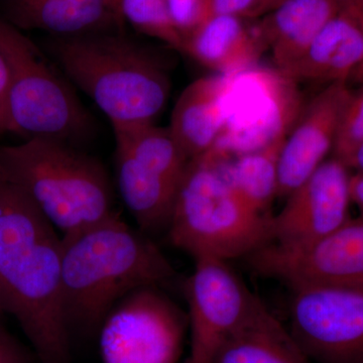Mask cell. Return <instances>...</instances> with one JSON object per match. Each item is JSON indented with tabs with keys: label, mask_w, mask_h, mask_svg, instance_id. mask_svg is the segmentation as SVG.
<instances>
[{
	"label": "cell",
	"mask_w": 363,
	"mask_h": 363,
	"mask_svg": "<svg viewBox=\"0 0 363 363\" xmlns=\"http://www.w3.org/2000/svg\"><path fill=\"white\" fill-rule=\"evenodd\" d=\"M267 6V13L272 11V9H276L277 6H279V4H283L286 0H266Z\"/></svg>",
	"instance_id": "obj_32"
},
{
	"label": "cell",
	"mask_w": 363,
	"mask_h": 363,
	"mask_svg": "<svg viewBox=\"0 0 363 363\" xmlns=\"http://www.w3.org/2000/svg\"><path fill=\"white\" fill-rule=\"evenodd\" d=\"M0 315H2L1 313H0Z\"/></svg>",
	"instance_id": "obj_34"
},
{
	"label": "cell",
	"mask_w": 363,
	"mask_h": 363,
	"mask_svg": "<svg viewBox=\"0 0 363 363\" xmlns=\"http://www.w3.org/2000/svg\"><path fill=\"white\" fill-rule=\"evenodd\" d=\"M351 175L342 161L328 157L286 197L283 209L272 215V243L302 247L342 226L351 217Z\"/></svg>",
	"instance_id": "obj_12"
},
{
	"label": "cell",
	"mask_w": 363,
	"mask_h": 363,
	"mask_svg": "<svg viewBox=\"0 0 363 363\" xmlns=\"http://www.w3.org/2000/svg\"><path fill=\"white\" fill-rule=\"evenodd\" d=\"M185 284L191 334L188 363H213L222 344L250 314L259 297L227 264L203 257Z\"/></svg>",
	"instance_id": "obj_10"
},
{
	"label": "cell",
	"mask_w": 363,
	"mask_h": 363,
	"mask_svg": "<svg viewBox=\"0 0 363 363\" xmlns=\"http://www.w3.org/2000/svg\"><path fill=\"white\" fill-rule=\"evenodd\" d=\"M176 276L160 248L116 214L62 235V308L69 331L99 330L114 306L145 286Z\"/></svg>",
	"instance_id": "obj_2"
},
{
	"label": "cell",
	"mask_w": 363,
	"mask_h": 363,
	"mask_svg": "<svg viewBox=\"0 0 363 363\" xmlns=\"http://www.w3.org/2000/svg\"><path fill=\"white\" fill-rule=\"evenodd\" d=\"M188 315L161 286H145L124 297L102 322V363H177Z\"/></svg>",
	"instance_id": "obj_8"
},
{
	"label": "cell",
	"mask_w": 363,
	"mask_h": 363,
	"mask_svg": "<svg viewBox=\"0 0 363 363\" xmlns=\"http://www.w3.org/2000/svg\"><path fill=\"white\" fill-rule=\"evenodd\" d=\"M342 162L350 168V171H355V173L357 172L363 173V143L358 145L357 149L353 150L350 156Z\"/></svg>",
	"instance_id": "obj_29"
},
{
	"label": "cell",
	"mask_w": 363,
	"mask_h": 363,
	"mask_svg": "<svg viewBox=\"0 0 363 363\" xmlns=\"http://www.w3.org/2000/svg\"><path fill=\"white\" fill-rule=\"evenodd\" d=\"M213 363L313 362L259 298L245 322L222 344Z\"/></svg>",
	"instance_id": "obj_18"
},
{
	"label": "cell",
	"mask_w": 363,
	"mask_h": 363,
	"mask_svg": "<svg viewBox=\"0 0 363 363\" xmlns=\"http://www.w3.org/2000/svg\"><path fill=\"white\" fill-rule=\"evenodd\" d=\"M6 9L4 18L20 30H44L54 37L117 26L106 0H6Z\"/></svg>",
	"instance_id": "obj_20"
},
{
	"label": "cell",
	"mask_w": 363,
	"mask_h": 363,
	"mask_svg": "<svg viewBox=\"0 0 363 363\" xmlns=\"http://www.w3.org/2000/svg\"><path fill=\"white\" fill-rule=\"evenodd\" d=\"M259 276L289 289L363 281V216L350 217L333 233L309 245L281 247L269 243L247 257Z\"/></svg>",
	"instance_id": "obj_11"
},
{
	"label": "cell",
	"mask_w": 363,
	"mask_h": 363,
	"mask_svg": "<svg viewBox=\"0 0 363 363\" xmlns=\"http://www.w3.org/2000/svg\"><path fill=\"white\" fill-rule=\"evenodd\" d=\"M362 80H363V79H362Z\"/></svg>",
	"instance_id": "obj_35"
},
{
	"label": "cell",
	"mask_w": 363,
	"mask_h": 363,
	"mask_svg": "<svg viewBox=\"0 0 363 363\" xmlns=\"http://www.w3.org/2000/svg\"><path fill=\"white\" fill-rule=\"evenodd\" d=\"M121 1L123 0H106L107 6H108L109 11L113 16L114 20H116L117 26L121 28L123 26L124 21L121 18Z\"/></svg>",
	"instance_id": "obj_30"
},
{
	"label": "cell",
	"mask_w": 363,
	"mask_h": 363,
	"mask_svg": "<svg viewBox=\"0 0 363 363\" xmlns=\"http://www.w3.org/2000/svg\"><path fill=\"white\" fill-rule=\"evenodd\" d=\"M121 18L138 32L183 52L184 39L179 32L168 0H123Z\"/></svg>",
	"instance_id": "obj_22"
},
{
	"label": "cell",
	"mask_w": 363,
	"mask_h": 363,
	"mask_svg": "<svg viewBox=\"0 0 363 363\" xmlns=\"http://www.w3.org/2000/svg\"><path fill=\"white\" fill-rule=\"evenodd\" d=\"M0 172L62 235L116 214L104 164L70 143L32 138L18 145H0Z\"/></svg>",
	"instance_id": "obj_4"
},
{
	"label": "cell",
	"mask_w": 363,
	"mask_h": 363,
	"mask_svg": "<svg viewBox=\"0 0 363 363\" xmlns=\"http://www.w3.org/2000/svg\"><path fill=\"white\" fill-rule=\"evenodd\" d=\"M61 272L62 236L0 172V313L16 320L39 363H71Z\"/></svg>",
	"instance_id": "obj_1"
},
{
	"label": "cell",
	"mask_w": 363,
	"mask_h": 363,
	"mask_svg": "<svg viewBox=\"0 0 363 363\" xmlns=\"http://www.w3.org/2000/svg\"><path fill=\"white\" fill-rule=\"evenodd\" d=\"M350 94L347 82L332 83L301 112L279 152L277 197H288L330 157Z\"/></svg>",
	"instance_id": "obj_13"
},
{
	"label": "cell",
	"mask_w": 363,
	"mask_h": 363,
	"mask_svg": "<svg viewBox=\"0 0 363 363\" xmlns=\"http://www.w3.org/2000/svg\"><path fill=\"white\" fill-rule=\"evenodd\" d=\"M285 138L231 159L217 155L231 187L259 213L267 214V208L278 194L279 157Z\"/></svg>",
	"instance_id": "obj_21"
},
{
	"label": "cell",
	"mask_w": 363,
	"mask_h": 363,
	"mask_svg": "<svg viewBox=\"0 0 363 363\" xmlns=\"http://www.w3.org/2000/svg\"><path fill=\"white\" fill-rule=\"evenodd\" d=\"M338 7L363 6V0H334Z\"/></svg>",
	"instance_id": "obj_31"
},
{
	"label": "cell",
	"mask_w": 363,
	"mask_h": 363,
	"mask_svg": "<svg viewBox=\"0 0 363 363\" xmlns=\"http://www.w3.org/2000/svg\"><path fill=\"white\" fill-rule=\"evenodd\" d=\"M267 13L266 0H206L201 23L215 16H233L247 21Z\"/></svg>",
	"instance_id": "obj_24"
},
{
	"label": "cell",
	"mask_w": 363,
	"mask_h": 363,
	"mask_svg": "<svg viewBox=\"0 0 363 363\" xmlns=\"http://www.w3.org/2000/svg\"><path fill=\"white\" fill-rule=\"evenodd\" d=\"M49 52L113 128L154 123L166 106L168 64L162 54L135 40L106 30L54 37Z\"/></svg>",
	"instance_id": "obj_3"
},
{
	"label": "cell",
	"mask_w": 363,
	"mask_h": 363,
	"mask_svg": "<svg viewBox=\"0 0 363 363\" xmlns=\"http://www.w3.org/2000/svg\"><path fill=\"white\" fill-rule=\"evenodd\" d=\"M289 330L313 363H363V281L291 289Z\"/></svg>",
	"instance_id": "obj_9"
},
{
	"label": "cell",
	"mask_w": 363,
	"mask_h": 363,
	"mask_svg": "<svg viewBox=\"0 0 363 363\" xmlns=\"http://www.w3.org/2000/svg\"><path fill=\"white\" fill-rule=\"evenodd\" d=\"M354 77H357L358 80H362L363 79V65L360 66L359 68L357 69V72L353 74Z\"/></svg>",
	"instance_id": "obj_33"
},
{
	"label": "cell",
	"mask_w": 363,
	"mask_h": 363,
	"mask_svg": "<svg viewBox=\"0 0 363 363\" xmlns=\"http://www.w3.org/2000/svg\"><path fill=\"white\" fill-rule=\"evenodd\" d=\"M0 55L9 70L11 133L75 145L87 138L93 121L69 81L6 18H0Z\"/></svg>",
	"instance_id": "obj_6"
},
{
	"label": "cell",
	"mask_w": 363,
	"mask_h": 363,
	"mask_svg": "<svg viewBox=\"0 0 363 363\" xmlns=\"http://www.w3.org/2000/svg\"><path fill=\"white\" fill-rule=\"evenodd\" d=\"M172 18L184 38L201 23L206 0H168Z\"/></svg>",
	"instance_id": "obj_25"
},
{
	"label": "cell",
	"mask_w": 363,
	"mask_h": 363,
	"mask_svg": "<svg viewBox=\"0 0 363 363\" xmlns=\"http://www.w3.org/2000/svg\"><path fill=\"white\" fill-rule=\"evenodd\" d=\"M116 181L119 194L143 233L168 229L181 182L147 168L117 150Z\"/></svg>",
	"instance_id": "obj_19"
},
{
	"label": "cell",
	"mask_w": 363,
	"mask_h": 363,
	"mask_svg": "<svg viewBox=\"0 0 363 363\" xmlns=\"http://www.w3.org/2000/svg\"><path fill=\"white\" fill-rule=\"evenodd\" d=\"M351 202L359 210L363 216V173L352 174L350 179Z\"/></svg>",
	"instance_id": "obj_28"
},
{
	"label": "cell",
	"mask_w": 363,
	"mask_h": 363,
	"mask_svg": "<svg viewBox=\"0 0 363 363\" xmlns=\"http://www.w3.org/2000/svg\"><path fill=\"white\" fill-rule=\"evenodd\" d=\"M227 82L220 74L198 79L177 100L169 130L190 161L207 154L220 135Z\"/></svg>",
	"instance_id": "obj_16"
},
{
	"label": "cell",
	"mask_w": 363,
	"mask_h": 363,
	"mask_svg": "<svg viewBox=\"0 0 363 363\" xmlns=\"http://www.w3.org/2000/svg\"><path fill=\"white\" fill-rule=\"evenodd\" d=\"M233 16L202 21L184 38L183 52L220 75H230L255 65L264 51L255 26Z\"/></svg>",
	"instance_id": "obj_17"
},
{
	"label": "cell",
	"mask_w": 363,
	"mask_h": 363,
	"mask_svg": "<svg viewBox=\"0 0 363 363\" xmlns=\"http://www.w3.org/2000/svg\"><path fill=\"white\" fill-rule=\"evenodd\" d=\"M227 78L223 126L211 152L231 159L290 133L303 111L297 81L255 65Z\"/></svg>",
	"instance_id": "obj_7"
},
{
	"label": "cell",
	"mask_w": 363,
	"mask_h": 363,
	"mask_svg": "<svg viewBox=\"0 0 363 363\" xmlns=\"http://www.w3.org/2000/svg\"><path fill=\"white\" fill-rule=\"evenodd\" d=\"M271 219L236 193L220 157L208 152L189 162L167 230L172 245L193 259L227 262L272 243Z\"/></svg>",
	"instance_id": "obj_5"
},
{
	"label": "cell",
	"mask_w": 363,
	"mask_h": 363,
	"mask_svg": "<svg viewBox=\"0 0 363 363\" xmlns=\"http://www.w3.org/2000/svg\"><path fill=\"white\" fill-rule=\"evenodd\" d=\"M339 9L334 0H286L255 26L278 70L288 71Z\"/></svg>",
	"instance_id": "obj_15"
},
{
	"label": "cell",
	"mask_w": 363,
	"mask_h": 363,
	"mask_svg": "<svg viewBox=\"0 0 363 363\" xmlns=\"http://www.w3.org/2000/svg\"><path fill=\"white\" fill-rule=\"evenodd\" d=\"M357 91L351 90L339 124L332 157L345 160L363 143V80Z\"/></svg>",
	"instance_id": "obj_23"
},
{
	"label": "cell",
	"mask_w": 363,
	"mask_h": 363,
	"mask_svg": "<svg viewBox=\"0 0 363 363\" xmlns=\"http://www.w3.org/2000/svg\"><path fill=\"white\" fill-rule=\"evenodd\" d=\"M363 65V6L339 7L288 71L295 81L347 82Z\"/></svg>",
	"instance_id": "obj_14"
},
{
	"label": "cell",
	"mask_w": 363,
	"mask_h": 363,
	"mask_svg": "<svg viewBox=\"0 0 363 363\" xmlns=\"http://www.w3.org/2000/svg\"><path fill=\"white\" fill-rule=\"evenodd\" d=\"M0 363H39L32 348L26 347L0 324Z\"/></svg>",
	"instance_id": "obj_26"
},
{
	"label": "cell",
	"mask_w": 363,
	"mask_h": 363,
	"mask_svg": "<svg viewBox=\"0 0 363 363\" xmlns=\"http://www.w3.org/2000/svg\"><path fill=\"white\" fill-rule=\"evenodd\" d=\"M11 131L9 70L4 59L0 55V135Z\"/></svg>",
	"instance_id": "obj_27"
}]
</instances>
